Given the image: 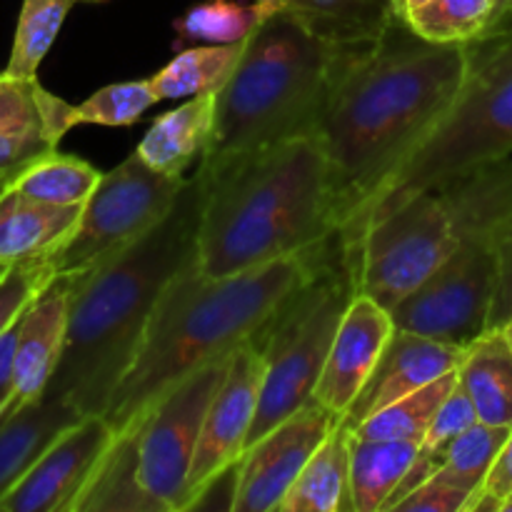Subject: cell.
Returning a JSON list of instances; mask_svg holds the SVG:
<instances>
[{"label": "cell", "instance_id": "1", "mask_svg": "<svg viewBox=\"0 0 512 512\" xmlns=\"http://www.w3.org/2000/svg\"><path fill=\"white\" fill-rule=\"evenodd\" d=\"M468 65L470 45L430 43L405 20L355 50L315 130L330 163L338 230L453 105Z\"/></svg>", "mask_w": 512, "mask_h": 512}, {"label": "cell", "instance_id": "2", "mask_svg": "<svg viewBox=\"0 0 512 512\" xmlns=\"http://www.w3.org/2000/svg\"><path fill=\"white\" fill-rule=\"evenodd\" d=\"M208 175L185 178L170 213L115 258L68 275L63 353L48 383L83 415H105L170 280L198 258Z\"/></svg>", "mask_w": 512, "mask_h": 512}, {"label": "cell", "instance_id": "3", "mask_svg": "<svg viewBox=\"0 0 512 512\" xmlns=\"http://www.w3.org/2000/svg\"><path fill=\"white\" fill-rule=\"evenodd\" d=\"M323 245L220 278L205 275L195 260L185 265L160 295L138 355L105 410L115 435L133 428L180 378L253 340L313 273Z\"/></svg>", "mask_w": 512, "mask_h": 512}, {"label": "cell", "instance_id": "4", "mask_svg": "<svg viewBox=\"0 0 512 512\" xmlns=\"http://www.w3.org/2000/svg\"><path fill=\"white\" fill-rule=\"evenodd\" d=\"M198 268L233 275L308 253L338 233L325 145L318 133L208 173Z\"/></svg>", "mask_w": 512, "mask_h": 512}, {"label": "cell", "instance_id": "5", "mask_svg": "<svg viewBox=\"0 0 512 512\" xmlns=\"http://www.w3.org/2000/svg\"><path fill=\"white\" fill-rule=\"evenodd\" d=\"M363 43H338L278 10L245 40L238 68L215 93L208 173L318 130L330 93Z\"/></svg>", "mask_w": 512, "mask_h": 512}, {"label": "cell", "instance_id": "6", "mask_svg": "<svg viewBox=\"0 0 512 512\" xmlns=\"http://www.w3.org/2000/svg\"><path fill=\"white\" fill-rule=\"evenodd\" d=\"M470 45V65L453 105L418 140L360 213L338 230L345 245L380 215L425 190L443 188L475 168L512 153V28Z\"/></svg>", "mask_w": 512, "mask_h": 512}, {"label": "cell", "instance_id": "7", "mask_svg": "<svg viewBox=\"0 0 512 512\" xmlns=\"http://www.w3.org/2000/svg\"><path fill=\"white\" fill-rule=\"evenodd\" d=\"M355 295L353 258L340 235L333 233L313 273L250 340L265 358V378L245 450L313 398L340 320Z\"/></svg>", "mask_w": 512, "mask_h": 512}, {"label": "cell", "instance_id": "8", "mask_svg": "<svg viewBox=\"0 0 512 512\" xmlns=\"http://www.w3.org/2000/svg\"><path fill=\"white\" fill-rule=\"evenodd\" d=\"M345 245V243H343ZM460 235L440 190H425L375 218L353 245L358 293L393 310L458 250Z\"/></svg>", "mask_w": 512, "mask_h": 512}, {"label": "cell", "instance_id": "9", "mask_svg": "<svg viewBox=\"0 0 512 512\" xmlns=\"http://www.w3.org/2000/svg\"><path fill=\"white\" fill-rule=\"evenodd\" d=\"M185 178L158 173L133 150L118 168L103 173L83 203L68 243L50 255L53 275H75L115 258L155 228L178 200Z\"/></svg>", "mask_w": 512, "mask_h": 512}, {"label": "cell", "instance_id": "10", "mask_svg": "<svg viewBox=\"0 0 512 512\" xmlns=\"http://www.w3.org/2000/svg\"><path fill=\"white\" fill-rule=\"evenodd\" d=\"M233 355L235 350L180 378L133 425L140 485L158 512L185 510V485L205 413L215 390L223 385Z\"/></svg>", "mask_w": 512, "mask_h": 512}, {"label": "cell", "instance_id": "11", "mask_svg": "<svg viewBox=\"0 0 512 512\" xmlns=\"http://www.w3.org/2000/svg\"><path fill=\"white\" fill-rule=\"evenodd\" d=\"M498 278L493 235H465L458 250L390 310L395 328L468 348L490 330Z\"/></svg>", "mask_w": 512, "mask_h": 512}, {"label": "cell", "instance_id": "12", "mask_svg": "<svg viewBox=\"0 0 512 512\" xmlns=\"http://www.w3.org/2000/svg\"><path fill=\"white\" fill-rule=\"evenodd\" d=\"M340 420L343 418L338 413L310 398L303 408L250 445L235 463L230 510L278 512L310 455Z\"/></svg>", "mask_w": 512, "mask_h": 512}, {"label": "cell", "instance_id": "13", "mask_svg": "<svg viewBox=\"0 0 512 512\" xmlns=\"http://www.w3.org/2000/svg\"><path fill=\"white\" fill-rule=\"evenodd\" d=\"M263 378L265 358L248 340L235 350L223 385L215 390L205 413L198 450L185 485V510L198 508L210 485L225 478L245 453V443L258 413Z\"/></svg>", "mask_w": 512, "mask_h": 512}, {"label": "cell", "instance_id": "14", "mask_svg": "<svg viewBox=\"0 0 512 512\" xmlns=\"http://www.w3.org/2000/svg\"><path fill=\"white\" fill-rule=\"evenodd\" d=\"M115 440L105 415H83L48 445L0 500V512H73L75 500Z\"/></svg>", "mask_w": 512, "mask_h": 512}, {"label": "cell", "instance_id": "15", "mask_svg": "<svg viewBox=\"0 0 512 512\" xmlns=\"http://www.w3.org/2000/svg\"><path fill=\"white\" fill-rule=\"evenodd\" d=\"M393 333L390 310L368 295H355L340 320L313 398L343 418L373 375Z\"/></svg>", "mask_w": 512, "mask_h": 512}, {"label": "cell", "instance_id": "16", "mask_svg": "<svg viewBox=\"0 0 512 512\" xmlns=\"http://www.w3.org/2000/svg\"><path fill=\"white\" fill-rule=\"evenodd\" d=\"M463 355V345L443 343V340L395 328L373 375L360 390L355 403L350 405L348 413L343 415V423L353 430L360 420L378 413L385 405L425 388L443 375L455 373L463 363Z\"/></svg>", "mask_w": 512, "mask_h": 512}, {"label": "cell", "instance_id": "17", "mask_svg": "<svg viewBox=\"0 0 512 512\" xmlns=\"http://www.w3.org/2000/svg\"><path fill=\"white\" fill-rule=\"evenodd\" d=\"M70 280L68 275H55L33 298L20 318L18 348H15V393L0 420L18 413L23 405L33 403L48 388L55 373L68 328Z\"/></svg>", "mask_w": 512, "mask_h": 512}, {"label": "cell", "instance_id": "18", "mask_svg": "<svg viewBox=\"0 0 512 512\" xmlns=\"http://www.w3.org/2000/svg\"><path fill=\"white\" fill-rule=\"evenodd\" d=\"M83 205H53L0 185V265L48 260L78 225Z\"/></svg>", "mask_w": 512, "mask_h": 512}, {"label": "cell", "instance_id": "19", "mask_svg": "<svg viewBox=\"0 0 512 512\" xmlns=\"http://www.w3.org/2000/svg\"><path fill=\"white\" fill-rule=\"evenodd\" d=\"M80 418L78 408L45 390L38 400L0 420V500L23 480L48 445Z\"/></svg>", "mask_w": 512, "mask_h": 512}, {"label": "cell", "instance_id": "20", "mask_svg": "<svg viewBox=\"0 0 512 512\" xmlns=\"http://www.w3.org/2000/svg\"><path fill=\"white\" fill-rule=\"evenodd\" d=\"M213 125L215 93L193 95L175 110L155 118L135 153L158 173L183 178L185 168L208 148Z\"/></svg>", "mask_w": 512, "mask_h": 512}, {"label": "cell", "instance_id": "21", "mask_svg": "<svg viewBox=\"0 0 512 512\" xmlns=\"http://www.w3.org/2000/svg\"><path fill=\"white\" fill-rule=\"evenodd\" d=\"M38 78L0 83V185L18 170L58 148L38 98Z\"/></svg>", "mask_w": 512, "mask_h": 512}, {"label": "cell", "instance_id": "22", "mask_svg": "<svg viewBox=\"0 0 512 512\" xmlns=\"http://www.w3.org/2000/svg\"><path fill=\"white\" fill-rule=\"evenodd\" d=\"M458 383L473 400L480 423L512 428V343L503 328H490L465 348Z\"/></svg>", "mask_w": 512, "mask_h": 512}, {"label": "cell", "instance_id": "23", "mask_svg": "<svg viewBox=\"0 0 512 512\" xmlns=\"http://www.w3.org/2000/svg\"><path fill=\"white\" fill-rule=\"evenodd\" d=\"M350 500L353 512H385L420 455V443L373 440L350 430Z\"/></svg>", "mask_w": 512, "mask_h": 512}, {"label": "cell", "instance_id": "24", "mask_svg": "<svg viewBox=\"0 0 512 512\" xmlns=\"http://www.w3.org/2000/svg\"><path fill=\"white\" fill-rule=\"evenodd\" d=\"M350 428L340 420L310 455L278 512H353L350 500Z\"/></svg>", "mask_w": 512, "mask_h": 512}, {"label": "cell", "instance_id": "25", "mask_svg": "<svg viewBox=\"0 0 512 512\" xmlns=\"http://www.w3.org/2000/svg\"><path fill=\"white\" fill-rule=\"evenodd\" d=\"M305 28L338 43H373L400 18L398 0H270Z\"/></svg>", "mask_w": 512, "mask_h": 512}, {"label": "cell", "instance_id": "26", "mask_svg": "<svg viewBox=\"0 0 512 512\" xmlns=\"http://www.w3.org/2000/svg\"><path fill=\"white\" fill-rule=\"evenodd\" d=\"M73 512H158L138 478L135 428L115 435L93 478L75 500Z\"/></svg>", "mask_w": 512, "mask_h": 512}, {"label": "cell", "instance_id": "27", "mask_svg": "<svg viewBox=\"0 0 512 512\" xmlns=\"http://www.w3.org/2000/svg\"><path fill=\"white\" fill-rule=\"evenodd\" d=\"M245 40L223 45H195V48L175 55L160 73L153 75V85L160 100L218 93L238 68Z\"/></svg>", "mask_w": 512, "mask_h": 512}, {"label": "cell", "instance_id": "28", "mask_svg": "<svg viewBox=\"0 0 512 512\" xmlns=\"http://www.w3.org/2000/svg\"><path fill=\"white\" fill-rule=\"evenodd\" d=\"M503 18L500 0H430L405 18L413 33L430 43L468 45L495 33Z\"/></svg>", "mask_w": 512, "mask_h": 512}, {"label": "cell", "instance_id": "29", "mask_svg": "<svg viewBox=\"0 0 512 512\" xmlns=\"http://www.w3.org/2000/svg\"><path fill=\"white\" fill-rule=\"evenodd\" d=\"M103 173L85 160L73 155L45 153L25 165L23 170L5 180V188H13L28 198L53 205H83L100 183Z\"/></svg>", "mask_w": 512, "mask_h": 512}, {"label": "cell", "instance_id": "30", "mask_svg": "<svg viewBox=\"0 0 512 512\" xmlns=\"http://www.w3.org/2000/svg\"><path fill=\"white\" fill-rule=\"evenodd\" d=\"M278 10V5L270 3V0H253V3H243V0H203V3L193 5L175 23L178 43H240V40L250 38L253 30Z\"/></svg>", "mask_w": 512, "mask_h": 512}, {"label": "cell", "instance_id": "31", "mask_svg": "<svg viewBox=\"0 0 512 512\" xmlns=\"http://www.w3.org/2000/svg\"><path fill=\"white\" fill-rule=\"evenodd\" d=\"M458 383V370L433 380L415 393L403 395L395 403L385 405L378 413L368 415L353 428V433L373 440H408L423 445L430 423L440 410L443 400Z\"/></svg>", "mask_w": 512, "mask_h": 512}, {"label": "cell", "instance_id": "32", "mask_svg": "<svg viewBox=\"0 0 512 512\" xmlns=\"http://www.w3.org/2000/svg\"><path fill=\"white\" fill-rule=\"evenodd\" d=\"M75 0H23L15 28L13 50L5 65V78L33 80L38 78V68L53 48L65 18Z\"/></svg>", "mask_w": 512, "mask_h": 512}, {"label": "cell", "instance_id": "33", "mask_svg": "<svg viewBox=\"0 0 512 512\" xmlns=\"http://www.w3.org/2000/svg\"><path fill=\"white\" fill-rule=\"evenodd\" d=\"M508 433L510 428L475 423L473 428L465 430L463 435H458V438L445 448V460L435 473L443 480H448V483H453L455 488L463 490V493H468L470 503H473L475 495L483 488L485 478H488L490 468H493L495 458H498Z\"/></svg>", "mask_w": 512, "mask_h": 512}, {"label": "cell", "instance_id": "34", "mask_svg": "<svg viewBox=\"0 0 512 512\" xmlns=\"http://www.w3.org/2000/svg\"><path fill=\"white\" fill-rule=\"evenodd\" d=\"M160 100L153 78L128 80V83H113L90 95L85 103L73 105L75 125H133L143 118L145 110Z\"/></svg>", "mask_w": 512, "mask_h": 512}, {"label": "cell", "instance_id": "35", "mask_svg": "<svg viewBox=\"0 0 512 512\" xmlns=\"http://www.w3.org/2000/svg\"><path fill=\"white\" fill-rule=\"evenodd\" d=\"M53 268L48 260H28L15 263L0 278V335L25 313L35 295L53 280Z\"/></svg>", "mask_w": 512, "mask_h": 512}, {"label": "cell", "instance_id": "36", "mask_svg": "<svg viewBox=\"0 0 512 512\" xmlns=\"http://www.w3.org/2000/svg\"><path fill=\"white\" fill-rule=\"evenodd\" d=\"M475 423H480L478 410H475L473 400L465 393L463 385L455 383V388L450 390V395L443 400L438 413H435L433 423H430L428 428V435H425L420 448H423L425 453L435 455V458L445 460V448H448L458 435H463L465 430L473 428Z\"/></svg>", "mask_w": 512, "mask_h": 512}, {"label": "cell", "instance_id": "37", "mask_svg": "<svg viewBox=\"0 0 512 512\" xmlns=\"http://www.w3.org/2000/svg\"><path fill=\"white\" fill-rule=\"evenodd\" d=\"M470 495L455 488L453 483L440 478L438 473L410 490L403 500L395 503V512H465L468 510Z\"/></svg>", "mask_w": 512, "mask_h": 512}, {"label": "cell", "instance_id": "38", "mask_svg": "<svg viewBox=\"0 0 512 512\" xmlns=\"http://www.w3.org/2000/svg\"><path fill=\"white\" fill-rule=\"evenodd\" d=\"M512 500V428L468 512H503Z\"/></svg>", "mask_w": 512, "mask_h": 512}, {"label": "cell", "instance_id": "39", "mask_svg": "<svg viewBox=\"0 0 512 512\" xmlns=\"http://www.w3.org/2000/svg\"><path fill=\"white\" fill-rule=\"evenodd\" d=\"M493 240H495V250H498L500 278H498V298H495L490 328H503V325L512 318V208L510 213L500 220L498 228H495Z\"/></svg>", "mask_w": 512, "mask_h": 512}, {"label": "cell", "instance_id": "40", "mask_svg": "<svg viewBox=\"0 0 512 512\" xmlns=\"http://www.w3.org/2000/svg\"><path fill=\"white\" fill-rule=\"evenodd\" d=\"M20 318L0 335V413L8 408L15 393V348H18Z\"/></svg>", "mask_w": 512, "mask_h": 512}, {"label": "cell", "instance_id": "41", "mask_svg": "<svg viewBox=\"0 0 512 512\" xmlns=\"http://www.w3.org/2000/svg\"><path fill=\"white\" fill-rule=\"evenodd\" d=\"M430 0H398V10H400V18H408L410 13H413V10H418V8H423V5H428Z\"/></svg>", "mask_w": 512, "mask_h": 512}, {"label": "cell", "instance_id": "42", "mask_svg": "<svg viewBox=\"0 0 512 512\" xmlns=\"http://www.w3.org/2000/svg\"><path fill=\"white\" fill-rule=\"evenodd\" d=\"M503 28H512V0H508V5H505V13H503V18H500L495 33H498V30H503Z\"/></svg>", "mask_w": 512, "mask_h": 512}, {"label": "cell", "instance_id": "43", "mask_svg": "<svg viewBox=\"0 0 512 512\" xmlns=\"http://www.w3.org/2000/svg\"><path fill=\"white\" fill-rule=\"evenodd\" d=\"M503 330H505V333H508V338H510V343H512V318L503 325Z\"/></svg>", "mask_w": 512, "mask_h": 512}, {"label": "cell", "instance_id": "44", "mask_svg": "<svg viewBox=\"0 0 512 512\" xmlns=\"http://www.w3.org/2000/svg\"><path fill=\"white\" fill-rule=\"evenodd\" d=\"M8 268H10V265H0V278H3L5 270H8Z\"/></svg>", "mask_w": 512, "mask_h": 512}, {"label": "cell", "instance_id": "45", "mask_svg": "<svg viewBox=\"0 0 512 512\" xmlns=\"http://www.w3.org/2000/svg\"><path fill=\"white\" fill-rule=\"evenodd\" d=\"M503 512H512V500H510L508 505H505V510H503Z\"/></svg>", "mask_w": 512, "mask_h": 512}, {"label": "cell", "instance_id": "46", "mask_svg": "<svg viewBox=\"0 0 512 512\" xmlns=\"http://www.w3.org/2000/svg\"><path fill=\"white\" fill-rule=\"evenodd\" d=\"M500 3H503V13H505V5H508V0H500Z\"/></svg>", "mask_w": 512, "mask_h": 512}, {"label": "cell", "instance_id": "47", "mask_svg": "<svg viewBox=\"0 0 512 512\" xmlns=\"http://www.w3.org/2000/svg\"><path fill=\"white\" fill-rule=\"evenodd\" d=\"M3 80H5V73H0V83H3Z\"/></svg>", "mask_w": 512, "mask_h": 512}]
</instances>
